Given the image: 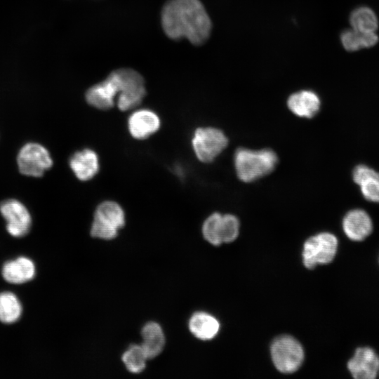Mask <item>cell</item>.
I'll return each mask as SVG.
<instances>
[{"label":"cell","instance_id":"obj_9","mask_svg":"<svg viewBox=\"0 0 379 379\" xmlns=\"http://www.w3.org/2000/svg\"><path fill=\"white\" fill-rule=\"evenodd\" d=\"M120 90L117 95V106L121 111L132 109L139 105L146 90L142 77L131 69H118Z\"/></svg>","mask_w":379,"mask_h":379},{"label":"cell","instance_id":"obj_18","mask_svg":"<svg viewBox=\"0 0 379 379\" xmlns=\"http://www.w3.org/2000/svg\"><path fill=\"white\" fill-rule=\"evenodd\" d=\"M140 345L148 359L159 356L165 345V337L161 326L156 322L147 323L142 328Z\"/></svg>","mask_w":379,"mask_h":379},{"label":"cell","instance_id":"obj_11","mask_svg":"<svg viewBox=\"0 0 379 379\" xmlns=\"http://www.w3.org/2000/svg\"><path fill=\"white\" fill-rule=\"evenodd\" d=\"M347 368L356 379H373L379 372V357L370 347H359L348 361Z\"/></svg>","mask_w":379,"mask_h":379},{"label":"cell","instance_id":"obj_8","mask_svg":"<svg viewBox=\"0 0 379 379\" xmlns=\"http://www.w3.org/2000/svg\"><path fill=\"white\" fill-rule=\"evenodd\" d=\"M203 236L214 246L234 241L239 233V221L232 214L214 213L209 215L202 226Z\"/></svg>","mask_w":379,"mask_h":379},{"label":"cell","instance_id":"obj_21","mask_svg":"<svg viewBox=\"0 0 379 379\" xmlns=\"http://www.w3.org/2000/svg\"><path fill=\"white\" fill-rule=\"evenodd\" d=\"M340 40L345 49L355 51L373 46L377 44L378 36L375 32H361L351 29L341 33Z\"/></svg>","mask_w":379,"mask_h":379},{"label":"cell","instance_id":"obj_1","mask_svg":"<svg viewBox=\"0 0 379 379\" xmlns=\"http://www.w3.org/2000/svg\"><path fill=\"white\" fill-rule=\"evenodd\" d=\"M161 24L171 39L186 38L194 45L208 39L212 26L199 0H168L162 9Z\"/></svg>","mask_w":379,"mask_h":379},{"label":"cell","instance_id":"obj_4","mask_svg":"<svg viewBox=\"0 0 379 379\" xmlns=\"http://www.w3.org/2000/svg\"><path fill=\"white\" fill-rule=\"evenodd\" d=\"M16 162L22 175L33 178H41L53 165L48 149L35 142H28L21 147L17 154Z\"/></svg>","mask_w":379,"mask_h":379},{"label":"cell","instance_id":"obj_23","mask_svg":"<svg viewBox=\"0 0 379 379\" xmlns=\"http://www.w3.org/2000/svg\"><path fill=\"white\" fill-rule=\"evenodd\" d=\"M22 313V306L18 298L11 293H0V321L11 324L16 321Z\"/></svg>","mask_w":379,"mask_h":379},{"label":"cell","instance_id":"obj_5","mask_svg":"<svg viewBox=\"0 0 379 379\" xmlns=\"http://www.w3.org/2000/svg\"><path fill=\"white\" fill-rule=\"evenodd\" d=\"M271 356L273 364L279 371L292 373L302 364L304 352L301 345L294 338L281 335L272 343Z\"/></svg>","mask_w":379,"mask_h":379},{"label":"cell","instance_id":"obj_22","mask_svg":"<svg viewBox=\"0 0 379 379\" xmlns=\"http://www.w3.org/2000/svg\"><path fill=\"white\" fill-rule=\"evenodd\" d=\"M352 29L361 32H375L378 22L375 13L368 7L361 6L350 14Z\"/></svg>","mask_w":379,"mask_h":379},{"label":"cell","instance_id":"obj_14","mask_svg":"<svg viewBox=\"0 0 379 379\" xmlns=\"http://www.w3.org/2000/svg\"><path fill=\"white\" fill-rule=\"evenodd\" d=\"M343 229L351 240L360 241L371 234L373 230L372 220L368 214L362 209H354L347 213L343 220Z\"/></svg>","mask_w":379,"mask_h":379},{"label":"cell","instance_id":"obj_19","mask_svg":"<svg viewBox=\"0 0 379 379\" xmlns=\"http://www.w3.org/2000/svg\"><path fill=\"white\" fill-rule=\"evenodd\" d=\"M35 274V267L29 259L20 257L6 262L2 269L6 281L12 284H22L31 280Z\"/></svg>","mask_w":379,"mask_h":379},{"label":"cell","instance_id":"obj_20","mask_svg":"<svg viewBox=\"0 0 379 379\" xmlns=\"http://www.w3.org/2000/svg\"><path fill=\"white\" fill-rule=\"evenodd\" d=\"M188 326L190 332L202 340L213 339L220 329L219 321L212 315L204 312L194 313L190 319Z\"/></svg>","mask_w":379,"mask_h":379},{"label":"cell","instance_id":"obj_6","mask_svg":"<svg viewBox=\"0 0 379 379\" xmlns=\"http://www.w3.org/2000/svg\"><path fill=\"white\" fill-rule=\"evenodd\" d=\"M192 145L197 159L204 163H209L226 148L228 139L217 128L201 127L194 131Z\"/></svg>","mask_w":379,"mask_h":379},{"label":"cell","instance_id":"obj_3","mask_svg":"<svg viewBox=\"0 0 379 379\" xmlns=\"http://www.w3.org/2000/svg\"><path fill=\"white\" fill-rule=\"evenodd\" d=\"M125 225V214L121 206L113 201L100 204L94 213L91 228L93 237L105 240L114 239Z\"/></svg>","mask_w":379,"mask_h":379},{"label":"cell","instance_id":"obj_15","mask_svg":"<svg viewBox=\"0 0 379 379\" xmlns=\"http://www.w3.org/2000/svg\"><path fill=\"white\" fill-rule=\"evenodd\" d=\"M69 167L81 181L93 178L99 171V161L95 152L84 149L74 152L69 161Z\"/></svg>","mask_w":379,"mask_h":379},{"label":"cell","instance_id":"obj_16","mask_svg":"<svg viewBox=\"0 0 379 379\" xmlns=\"http://www.w3.org/2000/svg\"><path fill=\"white\" fill-rule=\"evenodd\" d=\"M288 109L296 116L312 118L319 111V96L311 91H300L291 94L287 100Z\"/></svg>","mask_w":379,"mask_h":379},{"label":"cell","instance_id":"obj_12","mask_svg":"<svg viewBox=\"0 0 379 379\" xmlns=\"http://www.w3.org/2000/svg\"><path fill=\"white\" fill-rule=\"evenodd\" d=\"M118 93L117 77L112 72L104 81L89 88L85 96L90 105L98 109L107 110L114 106Z\"/></svg>","mask_w":379,"mask_h":379},{"label":"cell","instance_id":"obj_13","mask_svg":"<svg viewBox=\"0 0 379 379\" xmlns=\"http://www.w3.org/2000/svg\"><path fill=\"white\" fill-rule=\"evenodd\" d=\"M128 131L135 139L147 138L160 127V119L153 111L142 109L134 112L128 120Z\"/></svg>","mask_w":379,"mask_h":379},{"label":"cell","instance_id":"obj_10","mask_svg":"<svg viewBox=\"0 0 379 379\" xmlns=\"http://www.w3.org/2000/svg\"><path fill=\"white\" fill-rule=\"evenodd\" d=\"M0 213L6 221V230L13 237L27 234L32 225L31 214L20 200L10 198L0 202Z\"/></svg>","mask_w":379,"mask_h":379},{"label":"cell","instance_id":"obj_17","mask_svg":"<svg viewBox=\"0 0 379 379\" xmlns=\"http://www.w3.org/2000/svg\"><path fill=\"white\" fill-rule=\"evenodd\" d=\"M353 180L360 186L364 198L379 203V173L366 165H358L353 170Z\"/></svg>","mask_w":379,"mask_h":379},{"label":"cell","instance_id":"obj_2","mask_svg":"<svg viewBox=\"0 0 379 379\" xmlns=\"http://www.w3.org/2000/svg\"><path fill=\"white\" fill-rule=\"evenodd\" d=\"M234 162L237 177L243 182H250L272 172L278 158L270 149L253 150L241 147L236 150Z\"/></svg>","mask_w":379,"mask_h":379},{"label":"cell","instance_id":"obj_24","mask_svg":"<svg viewBox=\"0 0 379 379\" xmlns=\"http://www.w3.org/2000/svg\"><path fill=\"white\" fill-rule=\"evenodd\" d=\"M121 359L129 372L137 374L145 370L148 359L140 345H133L125 351Z\"/></svg>","mask_w":379,"mask_h":379},{"label":"cell","instance_id":"obj_7","mask_svg":"<svg viewBox=\"0 0 379 379\" xmlns=\"http://www.w3.org/2000/svg\"><path fill=\"white\" fill-rule=\"evenodd\" d=\"M337 248L338 239L335 235L328 232L319 233L305 242L303 263L308 269H313L318 264H328L334 259Z\"/></svg>","mask_w":379,"mask_h":379}]
</instances>
